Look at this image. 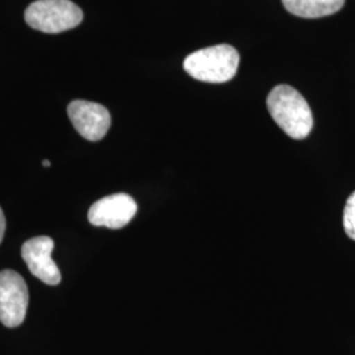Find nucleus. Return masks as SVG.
Returning <instances> with one entry per match:
<instances>
[{"instance_id": "6", "label": "nucleus", "mask_w": 355, "mask_h": 355, "mask_svg": "<svg viewBox=\"0 0 355 355\" xmlns=\"http://www.w3.org/2000/svg\"><path fill=\"white\" fill-rule=\"evenodd\" d=\"M67 114L76 132L86 140H102L111 127V114L98 103L74 101L69 104Z\"/></svg>"}, {"instance_id": "10", "label": "nucleus", "mask_w": 355, "mask_h": 355, "mask_svg": "<svg viewBox=\"0 0 355 355\" xmlns=\"http://www.w3.org/2000/svg\"><path fill=\"white\" fill-rule=\"evenodd\" d=\"M4 233H6V217H4V214H3V211L0 208V243L3 241Z\"/></svg>"}, {"instance_id": "3", "label": "nucleus", "mask_w": 355, "mask_h": 355, "mask_svg": "<svg viewBox=\"0 0 355 355\" xmlns=\"http://www.w3.org/2000/svg\"><path fill=\"white\" fill-rule=\"evenodd\" d=\"M26 24L44 33H61L79 26L83 12L70 0H37L26 10Z\"/></svg>"}, {"instance_id": "5", "label": "nucleus", "mask_w": 355, "mask_h": 355, "mask_svg": "<svg viewBox=\"0 0 355 355\" xmlns=\"http://www.w3.org/2000/svg\"><path fill=\"white\" fill-rule=\"evenodd\" d=\"M137 204L127 193H114L92 204L89 221L95 227L110 229L124 228L136 216Z\"/></svg>"}, {"instance_id": "9", "label": "nucleus", "mask_w": 355, "mask_h": 355, "mask_svg": "<svg viewBox=\"0 0 355 355\" xmlns=\"http://www.w3.org/2000/svg\"><path fill=\"white\" fill-rule=\"evenodd\" d=\"M343 228L346 234L355 241V192L350 195L343 209Z\"/></svg>"}, {"instance_id": "1", "label": "nucleus", "mask_w": 355, "mask_h": 355, "mask_svg": "<svg viewBox=\"0 0 355 355\" xmlns=\"http://www.w3.org/2000/svg\"><path fill=\"white\" fill-rule=\"evenodd\" d=\"M267 110L282 130L295 140L305 139L313 128V116L299 91L279 85L267 96Z\"/></svg>"}, {"instance_id": "11", "label": "nucleus", "mask_w": 355, "mask_h": 355, "mask_svg": "<svg viewBox=\"0 0 355 355\" xmlns=\"http://www.w3.org/2000/svg\"><path fill=\"white\" fill-rule=\"evenodd\" d=\"M42 165L45 166V167H49V166H51V162H49L48 159H45V161L42 162Z\"/></svg>"}, {"instance_id": "7", "label": "nucleus", "mask_w": 355, "mask_h": 355, "mask_svg": "<svg viewBox=\"0 0 355 355\" xmlns=\"http://www.w3.org/2000/svg\"><path fill=\"white\" fill-rule=\"evenodd\" d=\"M54 241L48 236L31 239L21 248V257L29 271L48 286H57L61 282V271L51 259Z\"/></svg>"}, {"instance_id": "4", "label": "nucleus", "mask_w": 355, "mask_h": 355, "mask_svg": "<svg viewBox=\"0 0 355 355\" xmlns=\"http://www.w3.org/2000/svg\"><path fill=\"white\" fill-rule=\"evenodd\" d=\"M29 293L24 278L13 270L0 272V321L7 328H16L26 320Z\"/></svg>"}, {"instance_id": "8", "label": "nucleus", "mask_w": 355, "mask_h": 355, "mask_svg": "<svg viewBox=\"0 0 355 355\" xmlns=\"http://www.w3.org/2000/svg\"><path fill=\"white\" fill-rule=\"evenodd\" d=\"M288 12L304 17L318 19L338 12L345 4V0H282Z\"/></svg>"}, {"instance_id": "2", "label": "nucleus", "mask_w": 355, "mask_h": 355, "mask_svg": "<svg viewBox=\"0 0 355 355\" xmlns=\"http://www.w3.org/2000/svg\"><path fill=\"white\" fill-rule=\"evenodd\" d=\"M240 54L230 45H215L195 51L186 60L183 67L192 78L208 83H225L236 76Z\"/></svg>"}]
</instances>
